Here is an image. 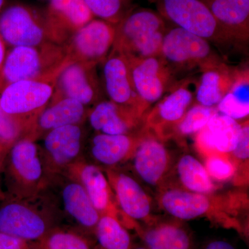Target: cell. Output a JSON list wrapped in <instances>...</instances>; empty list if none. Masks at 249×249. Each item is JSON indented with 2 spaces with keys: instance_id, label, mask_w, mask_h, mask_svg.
Returning a JSON list of instances; mask_svg holds the SVG:
<instances>
[{
  "instance_id": "cell-1",
  "label": "cell",
  "mask_w": 249,
  "mask_h": 249,
  "mask_svg": "<svg viewBox=\"0 0 249 249\" xmlns=\"http://www.w3.org/2000/svg\"><path fill=\"white\" fill-rule=\"evenodd\" d=\"M112 49L127 60L160 56L166 29L163 16L152 10L132 8L115 25Z\"/></svg>"
},
{
  "instance_id": "cell-2",
  "label": "cell",
  "mask_w": 249,
  "mask_h": 249,
  "mask_svg": "<svg viewBox=\"0 0 249 249\" xmlns=\"http://www.w3.org/2000/svg\"><path fill=\"white\" fill-rule=\"evenodd\" d=\"M4 169L11 198L22 199L40 194L49 181L48 171L35 140L24 137L5 154Z\"/></svg>"
},
{
  "instance_id": "cell-3",
  "label": "cell",
  "mask_w": 249,
  "mask_h": 249,
  "mask_svg": "<svg viewBox=\"0 0 249 249\" xmlns=\"http://www.w3.org/2000/svg\"><path fill=\"white\" fill-rule=\"evenodd\" d=\"M69 64L65 45L49 42L31 47H14L5 59L3 89L19 80L57 79Z\"/></svg>"
},
{
  "instance_id": "cell-4",
  "label": "cell",
  "mask_w": 249,
  "mask_h": 249,
  "mask_svg": "<svg viewBox=\"0 0 249 249\" xmlns=\"http://www.w3.org/2000/svg\"><path fill=\"white\" fill-rule=\"evenodd\" d=\"M55 208L40 194L14 199L0 206V232L27 242H39L55 228Z\"/></svg>"
},
{
  "instance_id": "cell-5",
  "label": "cell",
  "mask_w": 249,
  "mask_h": 249,
  "mask_svg": "<svg viewBox=\"0 0 249 249\" xmlns=\"http://www.w3.org/2000/svg\"><path fill=\"white\" fill-rule=\"evenodd\" d=\"M161 16L177 27L221 47L237 45L200 0H157Z\"/></svg>"
},
{
  "instance_id": "cell-6",
  "label": "cell",
  "mask_w": 249,
  "mask_h": 249,
  "mask_svg": "<svg viewBox=\"0 0 249 249\" xmlns=\"http://www.w3.org/2000/svg\"><path fill=\"white\" fill-rule=\"evenodd\" d=\"M160 56L173 72L175 69L202 71L222 62L209 41L178 27L165 32Z\"/></svg>"
},
{
  "instance_id": "cell-7",
  "label": "cell",
  "mask_w": 249,
  "mask_h": 249,
  "mask_svg": "<svg viewBox=\"0 0 249 249\" xmlns=\"http://www.w3.org/2000/svg\"><path fill=\"white\" fill-rule=\"evenodd\" d=\"M0 37L12 48L50 42L45 11L25 4L9 6L0 16Z\"/></svg>"
},
{
  "instance_id": "cell-8",
  "label": "cell",
  "mask_w": 249,
  "mask_h": 249,
  "mask_svg": "<svg viewBox=\"0 0 249 249\" xmlns=\"http://www.w3.org/2000/svg\"><path fill=\"white\" fill-rule=\"evenodd\" d=\"M55 80H23L6 86L0 95V106L6 112L32 123L50 102Z\"/></svg>"
},
{
  "instance_id": "cell-9",
  "label": "cell",
  "mask_w": 249,
  "mask_h": 249,
  "mask_svg": "<svg viewBox=\"0 0 249 249\" xmlns=\"http://www.w3.org/2000/svg\"><path fill=\"white\" fill-rule=\"evenodd\" d=\"M115 34L114 24L93 19L65 44L70 63L81 62L97 66L104 62L112 49Z\"/></svg>"
},
{
  "instance_id": "cell-10",
  "label": "cell",
  "mask_w": 249,
  "mask_h": 249,
  "mask_svg": "<svg viewBox=\"0 0 249 249\" xmlns=\"http://www.w3.org/2000/svg\"><path fill=\"white\" fill-rule=\"evenodd\" d=\"M47 186L54 188L62 212L80 227L93 234L101 217L84 187L67 172L52 174Z\"/></svg>"
},
{
  "instance_id": "cell-11",
  "label": "cell",
  "mask_w": 249,
  "mask_h": 249,
  "mask_svg": "<svg viewBox=\"0 0 249 249\" xmlns=\"http://www.w3.org/2000/svg\"><path fill=\"white\" fill-rule=\"evenodd\" d=\"M106 89L110 101L133 111L142 119L147 108L134 88L128 60L122 54L111 49L103 66Z\"/></svg>"
},
{
  "instance_id": "cell-12",
  "label": "cell",
  "mask_w": 249,
  "mask_h": 249,
  "mask_svg": "<svg viewBox=\"0 0 249 249\" xmlns=\"http://www.w3.org/2000/svg\"><path fill=\"white\" fill-rule=\"evenodd\" d=\"M191 85L190 81L175 85L169 94L145 115V127L153 131L157 138L162 140L172 137L175 126L191 107L195 92L192 91Z\"/></svg>"
},
{
  "instance_id": "cell-13",
  "label": "cell",
  "mask_w": 249,
  "mask_h": 249,
  "mask_svg": "<svg viewBox=\"0 0 249 249\" xmlns=\"http://www.w3.org/2000/svg\"><path fill=\"white\" fill-rule=\"evenodd\" d=\"M45 12L49 40L62 45L94 19L84 0H53Z\"/></svg>"
},
{
  "instance_id": "cell-14",
  "label": "cell",
  "mask_w": 249,
  "mask_h": 249,
  "mask_svg": "<svg viewBox=\"0 0 249 249\" xmlns=\"http://www.w3.org/2000/svg\"><path fill=\"white\" fill-rule=\"evenodd\" d=\"M83 132L79 124L63 126L45 134L41 155L49 175L62 173L79 160Z\"/></svg>"
},
{
  "instance_id": "cell-15",
  "label": "cell",
  "mask_w": 249,
  "mask_h": 249,
  "mask_svg": "<svg viewBox=\"0 0 249 249\" xmlns=\"http://www.w3.org/2000/svg\"><path fill=\"white\" fill-rule=\"evenodd\" d=\"M127 60L136 91L148 108L172 88L173 71L160 56Z\"/></svg>"
},
{
  "instance_id": "cell-16",
  "label": "cell",
  "mask_w": 249,
  "mask_h": 249,
  "mask_svg": "<svg viewBox=\"0 0 249 249\" xmlns=\"http://www.w3.org/2000/svg\"><path fill=\"white\" fill-rule=\"evenodd\" d=\"M96 67L81 62L69 64L57 78L50 103L63 98L76 100L85 106L96 102L101 93Z\"/></svg>"
},
{
  "instance_id": "cell-17",
  "label": "cell",
  "mask_w": 249,
  "mask_h": 249,
  "mask_svg": "<svg viewBox=\"0 0 249 249\" xmlns=\"http://www.w3.org/2000/svg\"><path fill=\"white\" fill-rule=\"evenodd\" d=\"M106 177L114 193L116 204L124 215L133 221L151 222L152 202L150 196L130 175L109 168Z\"/></svg>"
},
{
  "instance_id": "cell-18",
  "label": "cell",
  "mask_w": 249,
  "mask_h": 249,
  "mask_svg": "<svg viewBox=\"0 0 249 249\" xmlns=\"http://www.w3.org/2000/svg\"><path fill=\"white\" fill-rule=\"evenodd\" d=\"M132 158L137 176L150 186L161 184L171 163L169 152L164 144L150 134L142 136Z\"/></svg>"
},
{
  "instance_id": "cell-19",
  "label": "cell",
  "mask_w": 249,
  "mask_h": 249,
  "mask_svg": "<svg viewBox=\"0 0 249 249\" xmlns=\"http://www.w3.org/2000/svg\"><path fill=\"white\" fill-rule=\"evenodd\" d=\"M65 172L84 187L100 215L110 214L119 219V211L106 173L96 165L77 160Z\"/></svg>"
},
{
  "instance_id": "cell-20",
  "label": "cell",
  "mask_w": 249,
  "mask_h": 249,
  "mask_svg": "<svg viewBox=\"0 0 249 249\" xmlns=\"http://www.w3.org/2000/svg\"><path fill=\"white\" fill-rule=\"evenodd\" d=\"M242 124L217 112L196 134V149L206 157L231 155L240 139Z\"/></svg>"
},
{
  "instance_id": "cell-21",
  "label": "cell",
  "mask_w": 249,
  "mask_h": 249,
  "mask_svg": "<svg viewBox=\"0 0 249 249\" xmlns=\"http://www.w3.org/2000/svg\"><path fill=\"white\" fill-rule=\"evenodd\" d=\"M160 207L178 220H191L204 216L213 215L215 205L209 195L169 188L160 194Z\"/></svg>"
},
{
  "instance_id": "cell-22",
  "label": "cell",
  "mask_w": 249,
  "mask_h": 249,
  "mask_svg": "<svg viewBox=\"0 0 249 249\" xmlns=\"http://www.w3.org/2000/svg\"><path fill=\"white\" fill-rule=\"evenodd\" d=\"M147 249H194V240L189 229L179 222H155L137 228Z\"/></svg>"
},
{
  "instance_id": "cell-23",
  "label": "cell",
  "mask_w": 249,
  "mask_h": 249,
  "mask_svg": "<svg viewBox=\"0 0 249 249\" xmlns=\"http://www.w3.org/2000/svg\"><path fill=\"white\" fill-rule=\"evenodd\" d=\"M50 106L43 109L35 121L30 136L35 140L42 133L71 124H80L86 116V108L76 100L63 98L50 103Z\"/></svg>"
},
{
  "instance_id": "cell-24",
  "label": "cell",
  "mask_w": 249,
  "mask_h": 249,
  "mask_svg": "<svg viewBox=\"0 0 249 249\" xmlns=\"http://www.w3.org/2000/svg\"><path fill=\"white\" fill-rule=\"evenodd\" d=\"M139 120L133 111L111 101L98 103L89 114L91 127L98 133L109 135L129 134Z\"/></svg>"
},
{
  "instance_id": "cell-25",
  "label": "cell",
  "mask_w": 249,
  "mask_h": 249,
  "mask_svg": "<svg viewBox=\"0 0 249 249\" xmlns=\"http://www.w3.org/2000/svg\"><path fill=\"white\" fill-rule=\"evenodd\" d=\"M236 71L222 62L202 70L195 91L196 103L206 107H217L231 88Z\"/></svg>"
},
{
  "instance_id": "cell-26",
  "label": "cell",
  "mask_w": 249,
  "mask_h": 249,
  "mask_svg": "<svg viewBox=\"0 0 249 249\" xmlns=\"http://www.w3.org/2000/svg\"><path fill=\"white\" fill-rule=\"evenodd\" d=\"M142 138V136L130 134L109 135L98 133L91 142V156L101 164L116 166L132 157Z\"/></svg>"
},
{
  "instance_id": "cell-27",
  "label": "cell",
  "mask_w": 249,
  "mask_h": 249,
  "mask_svg": "<svg viewBox=\"0 0 249 249\" xmlns=\"http://www.w3.org/2000/svg\"><path fill=\"white\" fill-rule=\"evenodd\" d=\"M249 70H237L231 88L217 106L218 112L235 121L247 117L249 114Z\"/></svg>"
},
{
  "instance_id": "cell-28",
  "label": "cell",
  "mask_w": 249,
  "mask_h": 249,
  "mask_svg": "<svg viewBox=\"0 0 249 249\" xmlns=\"http://www.w3.org/2000/svg\"><path fill=\"white\" fill-rule=\"evenodd\" d=\"M177 173L180 183L186 191L209 195L215 190L204 165L193 156L185 155L179 159Z\"/></svg>"
},
{
  "instance_id": "cell-29",
  "label": "cell",
  "mask_w": 249,
  "mask_h": 249,
  "mask_svg": "<svg viewBox=\"0 0 249 249\" xmlns=\"http://www.w3.org/2000/svg\"><path fill=\"white\" fill-rule=\"evenodd\" d=\"M93 234L97 245L96 249H132V238L124 224L110 214L99 218Z\"/></svg>"
},
{
  "instance_id": "cell-30",
  "label": "cell",
  "mask_w": 249,
  "mask_h": 249,
  "mask_svg": "<svg viewBox=\"0 0 249 249\" xmlns=\"http://www.w3.org/2000/svg\"><path fill=\"white\" fill-rule=\"evenodd\" d=\"M37 249H96V247L81 234L55 227L37 242Z\"/></svg>"
},
{
  "instance_id": "cell-31",
  "label": "cell",
  "mask_w": 249,
  "mask_h": 249,
  "mask_svg": "<svg viewBox=\"0 0 249 249\" xmlns=\"http://www.w3.org/2000/svg\"><path fill=\"white\" fill-rule=\"evenodd\" d=\"M33 127L32 123L6 112L0 106V147L6 151L19 139L29 137Z\"/></svg>"
},
{
  "instance_id": "cell-32",
  "label": "cell",
  "mask_w": 249,
  "mask_h": 249,
  "mask_svg": "<svg viewBox=\"0 0 249 249\" xmlns=\"http://www.w3.org/2000/svg\"><path fill=\"white\" fill-rule=\"evenodd\" d=\"M218 112L217 107H206L201 105L192 106L178 124L175 126L172 133L178 136L196 135Z\"/></svg>"
},
{
  "instance_id": "cell-33",
  "label": "cell",
  "mask_w": 249,
  "mask_h": 249,
  "mask_svg": "<svg viewBox=\"0 0 249 249\" xmlns=\"http://www.w3.org/2000/svg\"><path fill=\"white\" fill-rule=\"evenodd\" d=\"M93 16L116 25L133 6L134 0H84Z\"/></svg>"
},
{
  "instance_id": "cell-34",
  "label": "cell",
  "mask_w": 249,
  "mask_h": 249,
  "mask_svg": "<svg viewBox=\"0 0 249 249\" xmlns=\"http://www.w3.org/2000/svg\"><path fill=\"white\" fill-rule=\"evenodd\" d=\"M205 168L210 178L217 181H227L235 175V165L227 155H214L206 157Z\"/></svg>"
},
{
  "instance_id": "cell-35",
  "label": "cell",
  "mask_w": 249,
  "mask_h": 249,
  "mask_svg": "<svg viewBox=\"0 0 249 249\" xmlns=\"http://www.w3.org/2000/svg\"><path fill=\"white\" fill-rule=\"evenodd\" d=\"M249 122L244 123L242 124V131H241L240 139L236 145L235 150L231 153L233 160L232 163L236 160V163L242 162H248L249 157Z\"/></svg>"
},
{
  "instance_id": "cell-36",
  "label": "cell",
  "mask_w": 249,
  "mask_h": 249,
  "mask_svg": "<svg viewBox=\"0 0 249 249\" xmlns=\"http://www.w3.org/2000/svg\"><path fill=\"white\" fill-rule=\"evenodd\" d=\"M0 249H31L30 242L0 232Z\"/></svg>"
},
{
  "instance_id": "cell-37",
  "label": "cell",
  "mask_w": 249,
  "mask_h": 249,
  "mask_svg": "<svg viewBox=\"0 0 249 249\" xmlns=\"http://www.w3.org/2000/svg\"><path fill=\"white\" fill-rule=\"evenodd\" d=\"M203 249H237L231 244L225 240H214L210 241Z\"/></svg>"
},
{
  "instance_id": "cell-38",
  "label": "cell",
  "mask_w": 249,
  "mask_h": 249,
  "mask_svg": "<svg viewBox=\"0 0 249 249\" xmlns=\"http://www.w3.org/2000/svg\"><path fill=\"white\" fill-rule=\"evenodd\" d=\"M6 56V45L0 37V93L3 89V69Z\"/></svg>"
},
{
  "instance_id": "cell-39",
  "label": "cell",
  "mask_w": 249,
  "mask_h": 249,
  "mask_svg": "<svg viewBox=\"0 0 249 249\" xmlns=\"http://www.w3.org/2000/svg\"><path fill=\"white\" fill-rule=\"evenodd\" d=\"M249 13V0H225Z\"/></svg>"
},
{
  "instance_id": "cell-40",
  "label": "cell",
  "mask_w": 249,
  "mask_h": 249,
  "mask_svg": "<svg viewBox=\"0 0 249 249\" xmlns=\"http://www.w3.org/2000/svg\"><path fill=\"white\" fill-rule=\"evenodd\" d=\"M6 152H7L6 150L0 147V168H1V163H2V160H4L5 154H6Z\"/></svg>"
},
{
  "instance_id": "cell-41",
  "label": "cell",
  "mask_w": 249,
  "mask_h": 249,
  "mask_svg": "<svg viewBox=\"0 0 249 249\" xmlns=\"http://www.w3.org/2000/svg\"><path fill=\"white\" fill-rule=\"evenodd\" d=\"M132 249H147L144 245L142 246H134L132 247Z\"/></svg>"
},
{
  "instance_id": "cell-42",
  "label": "cell",
  "mask_w": 249,
  "mask_h": 249,
  "mask_svg": "<svg viewBox=\"0 0 249 249\" xmlns=\"http://www.w3.org/2000/svg\"><path fill=\"white\" fill-rule=\"evenodd\" d=\"M4 0H0V9H1V6H2L3 4H4Z\"/></svg>"
},
{
  "instance_id": "cell-43",
  "label": "cell",
  "mask_w": 249,
  "mask_h": 249,
  "mask_svg": "<svg viewBox=\"0 0 249 249\" xmlns=\"http://www.w3.org/2000/svg\"><path fill=\"white\" fill-rule=\"evenodd\" d=\"M49 1H53V0H49Z\"/></svg>"
}]
</instances>
